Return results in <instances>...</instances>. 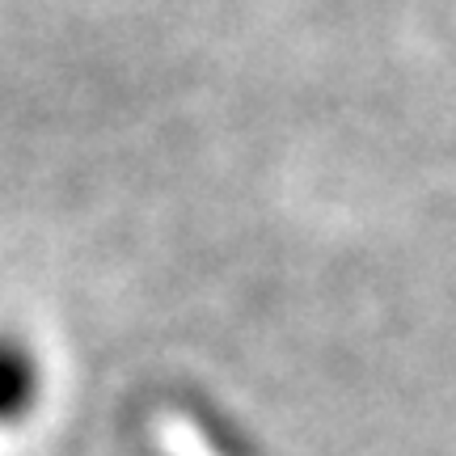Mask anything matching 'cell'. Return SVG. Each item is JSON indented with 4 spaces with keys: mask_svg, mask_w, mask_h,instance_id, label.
<instances>
[{
    "mask_svg": "<svg viewBox=\"0 0 456 456\" xmlns=\"http://www.w3.org/2000/svg\"><path fill=\"white\" fill-rule=\"evenodd\" d=\"M47 397V363L26 334L0 326V436L21 431Z\"/></svg>",
    "mask_w": 456,
    "mask_h": 456,
    "instance_id": "cell-1",
    "label": "cell"
}]
</instances>
